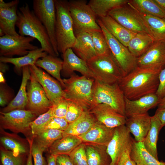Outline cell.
<instances>
[{
  "label": "cell",
  "mask_w": 165,
  "mask_h": 165,
  "mask_svg": "<svg viewBox=\"0 0 165 165\" xmlns=\"http://www.w3.org/2000/svg\"><path fill=\"white\" fill-rule=\"evenodd\" d=\"M22 72V81L16 95L8 105L2 109L1 112L6 113L16 110H26L27 102L26 88L31 76L29 66L23 67Z\"/></svg>",
  "instance_id": "d4e9b609"
},
{
  "label": "cell",
  "mask_w": 165,
  "mask_h": 165,
  "mask_svg": "<svg viewBox=\"0 0 165 165\" xmlns=\"http://www.w3.org/2000/svg\"><path fill=\"white\" fill-rule=\"evenodd\" d=\"M19 2V0H14L6 2L3 0H0V29L4 35H20L15 29Z\"/></svg>",
  "instance_id": "2e32d148"
},
{
  "label": "cell",
  "mask_w": 165,
  "mask_h": 165,
  "mask_svg": "<svg viewBox=\"0 0 165 165\" xmlns=\"http://www.w3.org/2000/svg\"><path fill=\"white\" fill-rule=\"evenodd\" d=\"M29 67L31 73L42 86L52 105L65 98L63 89L59 82L35 65Z\"/></svg>",
  "instance_id": "9a60e30c"
},
{
  "label": "cell",
  "mask_w": 165,
  "mask_h": 165,
  "mask_svg": "<svg viewBox=\"0 0 165 165\" xmlns=\"http://www.w3.org/2000/svg\"><path fill=\"white\" fill-rule=\"evenodd\" d=\"M57 155L50 154L47 160V165H56V160Z\"/></svg>",
  "instance_id": "f5cc1de1"
},
{
  "label": "cell",
  "mask_w": 165,
  "mask_h": 165,
  "mask_svg": "<svg viewBox=\"0 0 165 165\" xmlns=\"http://www.w3.org/2000/svg\"><path fill=\"white\" fill-rule=\"evenodd\" d=\"M128 0H90L88 3L97 17L100 18L108 15L116 8L125 5Z\"/></svg>",
  "instance_id": "d590c367"
},
{
  "label": "cell",
  "mask_w": 165,
  "mask_h": 165,
  "mask_svg": "<svg viewBox=\"0 0 165 165\" xmlns=\"http://www.w3.org/2000/svg\"><path fill=\"white\" fill-rule=\"evenodd\" d=\"M161 100L155 94L147 95L138 99L130 100L125 97V116L127 118L146 114L158 106Z\"/></svg>",
  "instance_id": "d6986e66"
},
{
  "label": "cell",
  "mask_w": 165,
  "mask_h": 165,
  "mask_svg": "<svg viewBox=\"0 0 165 165\" xmlns=\"http://www.w3.org/2000/svg\"><path fill=\"white\" fill-rule=\"evenodd\" d=\"M97 22L107 41L111 53L124 76L137 66V58L116 38L108 30L99 18Z\"/></svg>",
  "instance_id": "ba28073f"
},
{
  "label": "cell",
  "mask_w": 165,
  "mask_h": 165,
  "mask_svg": "<svg viewBox=\"0 0 165 165\" xmlns=\"http://www.w3.org/2000/svg\"><path fill=\"white\" fill-rule=\"evenodd\" d=\"M115 129L97 121L87 132L79 137L82 142L107 146L113 135Z\"/></svg>",
  "instance_id": "44dd1931"
},
{
  "label": "cell",
  "mask_w": 165,
  "mask_h": 165,
  "mask_svg": "<svg viewBox=\"0 0 165 165\" xmlns=\"http://www.w3.org/2000/svg\"><path fill=\"white\" fill-rule=\"evenodd\" d=\"M157 109H160L165 108V96L160 101L157 106Z\"/></svg>",
  "instance_id": "6f0895ef"
},
{
  "label": "cell",
  "mask_w": 165,
  "mask_h": 165,
  "mask_svg": "<svg viewBox=\"0 0 165 165\" xmlns=\"http://www.w3.org/2000/svg\"><path fill=\"white\" fill-rule=\"evenodd\" d=\"M35 39L29 36L5 35L0 37L1 57H13L17 55L20 57L27 55L29 51L38 48L31 43Z\"/></svg>",
  "instance_id": "7c38bea8"
},
{
  "label": "cell",
  "mask_w": 165,
  "mask_h": 165,
  "mask_svg": "<svg viewBox=\"0 0 165 165\" xmlns=\"http://www.w3.org/2000/svg\"><path fill=\"white\" fill-rule=\"evenodd\" d=\"M108 15L131 31L136 33L148 34L135 11L128 5L113 9L109 12Z\"/></svg>",
  "instance_id": "5bb4252c"
},
{
  "label": "cell",
  "mask_w": 165,
  "mask_h": 165,
  "mask_svg": "<svg viewBox=\"0 0 165 165\" xmlns=\"http://www.w3.org/2000/svg\"><path fill=\"white\" fill-rule=\"evenodd\" d=\"M30 144L31 152L33 157L34 165H46L42 154L44 151L33 141V139L28 140Z\"/></svg>",
  "instance_id": "f6af8a7d"
},
{
  "label": "cell",
  "mask_w": 165,
  "mask_h": 165,
  "mask_svg": "<svg viewBox=\"0 0 165 165\" xmlns=\"http://www.w3.org/2000/svg\"><path fill=\"white\" fill-rule=\"evenodd\" d=\"M127 5L136 11L148 34L152 37L155 41H165V18L141 13L132 6L127 3Z\"/></svg>",
  "instance_id": "603a6c76"
},
{
  "label": "cell",
  "mask_w": 165,
  "mask_h": 165,
  "mask_svg": "<svg viewBox=\"0 0 165 165\" xmlns=\"http://www.w3.org/2000/svg\"><path fill=\"white\" fill-rule=\"evenodd\" d=\"M75 35L80 33L102 31L97 16L85 0L68 1Z\"/></svg>",
  "instance_id": "5b68a950"
},
{
  "label": "cell",
  "mask_w": 165,
  "mask_h": 165,
  "mask_svg": "<svg viewBox=\"0 0 165 165\" xmlns=\"http://www.w3.org/2000/svg\"><path fill=\"white\" fill-rule=\"evenodd\" d=\"M65 98L81 106L85 111L92 105L93 86L95 79L75 73L67 79H63Z\"/></svg>",
  "instance_id": "3957f363"
},
{
  "label": "cell",
  "mask_w": 165,
  "mask_h": 165,
  "mask_svg": "<svg viewBox=\"0 0 165 165\" xmlns=\"http://www.w3.org/2000/svg\"><path fill=\"white\" fill-rule=\"evenodd\" d=\"M98 18L109 32L127 47L130 41L137 34L127 29L108 15Z\"/></svg>",
  "instance_id": "83f0119b"
},
{
  "label": "cell",
  "mask_w": 165,
  "mask_h": 165,
  "mask_svg": "<svg viewBox=\"0 0 165 165\" xmlns=\"http://www.w3.org/2000/svg\"><path fill=\"white\" fill-rule=\"evenodd\" d=\"M69 101L64 97L52 105L51 107L53 117L65 118L68 110Z\"/></svg>",
  "instance_id": "ee69618b"
},
{
  "label": "cell",
  "mask_w": 165,
  "mask_h": 165,
  "mask_svg": "<svg viewBox=\"0 0 165 165\" xmlns=\"http://www.w3.org/2000/svg\"><path fill=\"white\" fill-rule=\"evenodd\" d=\"M48 54L41 48L29 51L26 55L18 57H1L0 62L10 63L14 66V69L18 73L22 72L23 67L35 65L37 61Z\"/></svg>",
  "instance_id": "4316f807"
},
{
  "label": "cell",
  "mask_w": 165,
  "mask_h": 165,
  "mask_svg": "<svg viewBox=\"0 0 165 165\" xmlns=\"http://www.w3.org/2000/svg\"><path fill=\"white\" fill-rule=\"evenodd\" d=\"M24 155H16L3 147L0 148V158L3 165H24Z\"/></svg>",
  "instance_id": "60d3db41"
},
{
  "label": "cell",
  "mask_w": 165,
  "mask_h": 165,
  "mask_svg": "<svg viewBox=\"0 0 165 165\" xmlns=\"http://www.w3.org/2000/svg\"><path fill=\"white\" fill-rule=\"evenodd\" d=\"M154 1L165 12V0H154Z\"/></svg>",
  "instance_id": "11a10c76"
},
{
  "label": "cell",
  "mask_w": 165,
  "mask_h": 165,
  "mask_svg": "<svg viewBox=\"0 0 165 165\" xmlns=\"http://www.w3.org/2000/svg\"><path fill=\"white\" fill-rule=\"evenodd\" d=\"M85 145V143L82 142L68 155L74 165H88Z\"/></svg>",
  "instance_id": "b9f144b4"
},
{
  "label": "cell",
  "mask_w": 165,
  "mask_h": 165,
  "mask_svg": "<svg viewBox=\"0 0 165 165\" xmlns=\"http://www.w3.org/2000/svg\"><path fill=\"white\" fill-rule=\"evenodd\" d=\"M109 165H111L110 164Z\"/></svg>",
  "instance_id": "91938a15"
},
{
  "label": "cell",
  "mask_w": 165,
  "mask_h": 165,
  "mask_svg": "<svg viewBox=\"0 0 165 165\" xmlns=\"http://www.w3.org/2000/svg\"><path fill=\"white\" fill-rule=\"evenodd\" d=\"M101 104L110 106L125 116V97L118 83L109 84L95 80L92 107Z\"/></svg>",
  "instance_id": "8992f818"
},
{
  "label": "cell",
  "mask_w": 165,
  "mask_h": 165,
  "mask_svg": "<svg viewBox=\"0 0 165 165\" xmlns=\"http://www.w3.org/2000/svg\"><path fill=\"white\" fill-rule=\"evenodd\" d=\"M97 122L89 110L85 111L77 119L68 124L64 134L79 137L87 132Z\"/></svg>",
  "instance_id": "f1b7e54d"
},
{
  "label": "cell",
  "mask_w": 165,
  "mask_h": 165,
  "mask_svg": "<svg viewBox=\"0 0 165 165\" xmlns=\"http://www.w3.org/2000/svg\"><path fill=\"white\" fill-rule=\"evenodd\" d=\"M137 66L163 69L165 67V41H155L137 58Z\"/></svg>",
  "instance_id": "ac0fdd59"
},
{
  "label": "cell",
  "mask_w": 165,
  "mask_h": 165,
  "mask_svg": "<svg viewBox=\"0 0 165 165\" xmlns=\"http://www.w3.org/2000/svg\"><path fill=\"white\" fill-rule=\"evenodd\" d=\"M151 116L148 113L127 118L125 125L137 142H143L151 125Z\"/></svg>",
  "instance_id": "7402d4cb"
},
{
  "label": "cell",
  "mask_w": 165,
  "mask_h": 165,
  "mask_svg": "<svg viewBox=\"0 0 165 165\" xmlns=\"http://www.w3.org/2000/svg\"><path fill=\"white\" fill-rule=\"evenodd\" d=\"M51 108L46 112L38 116L30 124L32 138L44 130L46 124L53 117Z\"/></svg>",
  "instance_id": "ab89813d"
},
{
  "label": "cell",
  "mask_w": 165,
  "mask_h": 165,
  "mask_svg": "<svg viewBox=\"0 0 165 165\" xmlns=\"http://www.w3.org/2000/svg\"><path fill=\"white\" fill-rule=\"evenodd\" d=\"M69 123L64 118L53 117L46 124L44 129H53L64 131Z\"/></svg>",
  "instance_id": "7dc6e473"
},
{
  "label": "cell",
  "mask_w": 165,
  "mask_h": 165,
  "mask_svg": "<svg viewBox=\"0 0 165 165\" xmlns=\"http://www.w3.org/2000/svg\"><path fill=\"white\" fill-rule=\"evenodd\" d=\"M14 94L11 90L5 83L0 85V105L2 107L8 105L13 99Z\"/></svg>",
  "instance_id": "bcb514c9"
},
{
  "label": "cell",
  "mask_w": 165,
  "mask_h": 165,
  "mask_svg": "<svg viewBox=\"0 0 165 165\" xmlns=\"http://www.w3.org/2000/svg\"><path fill=\"white\" fill-rule=\"evenodd\" d=\"M64 131L53 129L43 130L33 138L34 141L44 151L48 148L56 141L62 138Z\"/></svg>",
  "instance_id": "74e56055"
},
{
  "label": "cell",
  "mask_w": 165,
  "mask_h": 165,
  "mask_svg": "<svg viewBox=\"0 0 165 165\" xmlns=\"http://www.w3.org/2000/svg\"><path fill=\"white\" fill-rule=\"evenodd\" d=\"M56 21L55 33L57 50L63 54L68 49L72 48L75 42L72 20L68 6V1L55 0Z\"/></svg>",
  "instance_id": "277c9868"
},
{
  "label": "cell",
  "mask_w": 165,
  "mask_h": 165,
  "mask_svg": "<svg viewBox=\"0 0 165 165\" xmlns=\"http://www.w3.org/2000/svg\"><path fill=\"white\" fill-rule=\"evenodd\" d=\"M82 143L79 137L64 134L62 138L55 141L48 150L50 154L68 155Z\"/></svg>",
  "instance_id": "f546056e"
},
{
  "label": "cell",
  "mask_w": 165,
  "mask_h": 165,
  "mask_svg": "<svg viewBox=\"0 0 165 165\" xmlns=\"http://www.w3.org/2000/svg\"><path fill=\"white\" fill-rule=\"evenodd\" d=\"M132 147L127 149L120 157L116 165H136L130 156Z\"/></svg>",
  "instance_id": "681fc988"
},
{
  "label": "cell",
  "mask_w": 165,
  "mask_h": 165,
  "mask_svg": "<svg viewBox=\"0 0 165 165\" xmlns=\"http://www.w3.org/2000/svg\"><path fill=\"white\" fill-rule=\"evenodd\" d=\"M6 64L0 62V72L4 74L8 70L9 67Z\"/></svg>",
  "instance_id": "db71d44e"
},
{
  "label": "cell",
  "mask_w": 165,
  "mask_h": 165,
  "mask_svg": "<svg viewBox=\"0 0 165 165\" xmlns=\"http://www.w3.org/2000/svg\"><path fill=\"white\" fill-rule=\"evenodd\" d=\"M86 62L95 80L112 84L118 83L123 77L111 53L97 55Z\"/></svg>",
  "instance_id": "52a82bcc"
},
{
  "label": "cell",
  "mask_w": 165,
  "mask_h": 165,
  "mask_svg": "<svg viewBox=\"0 0 165 165\" xmlns=\"http://www.w3.org/2000/svg\"><path fill=\"white\" fill-rule=\"evenodd\" d=\"M56 163V165H74L69 156L67 155H57Z\"/></svg>",
  "instance_id": "f907efd6"
},
{
  "label": "cell",
  "mask_w": 165,
  "mask_h": 165,
  "mask_svg": "<svg viewBox=\"0 0 165 165\" xmlns=\"http://www.w3.org/2000/svg\"><path fill=\"white\" fill-rule=\"evenodd\" d=\"M0 142L3 148L16 155L28 154L30 150L29 142L16 133H10L0 128Z\"/></svg>",
  "instance_id": "cb8c5ba5"
},
{
  "label": "cell",
  "mask_w": 165,
  "mask_h": 165,
  "mask_svg": "<svg viewBox=\"0 0 165 165\" xmlns=\"http://www.w3.org/2000/svg\"><path fill=\"white\" fill-rule=\"evenodd\" d=\"M154 42L147 33H137L130 41L127 47L130 52L138 58L144 53Z\"/></svg>",
  "instance_id": "e575fe53"
},
{
  "label": "cell",
  "mask_w": 165,
  "mask_h": 165,
  "mask_svg": "<svg viewBox=\"0 0 165 165\" xmlns=\"http://www.w3.org/2000/svg\"><path fill=\"white\" fill-rule=\"evenodd\" d=\"M6 80L5 79L4 74L0 72V83H5Z\"/></svg>",
  "instance_id": "680465c9"
},
{
  "label": "cell",
  "mask_w": 165,
  "mask_h": 165,
  "mask_svg": "<svg viewBox=\"0 0 165 165\" xmlns=\"http://www.w3.org/2000/svg\"><path fill=\"white\" fill-rule=\"evenodd\" d=\"M159 79V84L155 94L161 100L165 96V67L160 72Z\"/></svg>",
  "instance_id": "c3c4849f"
},
{
  "label": "cell",
  "mask_w": 165,
  "mask_h": 165,
  "mask_svg": "<svg viewBox=\"0 0 165 165\" xmlns=\"http://www.w3.org/2000/svg\"><path fill=\"white\" fill-rule=\"evenodd\" d=\"M130 156L136 165H165V162L159 161L148 152L143 142H137L134 141Z\"/></svg>",
  "instance_id": "d6a6232c"
},
{
  "label": "cell",
  "mask_w": 165,
  "mask_h": 165,
  "mask_svg": "<svg viewBox=\"0 0 165 165\" xmlns=\"http://www.w3.org/2000/svg\"><path fill=\"white\" fill-rule=\"evenodd\" d=\"M63 65V60L57 56L49 54L38 59L35 64L37 67L44 69L55 78L64 89L65 85L61 77Z\"/></svg>",
  "instance_id": "1f68e13d"
},
{
  "label": "cell",
  "mask_w": 165,
  "mask_h": 165,
  "mask_svg": "<svg viewBox=\"0 0 165 165\" xmlns=\"http://www.w3.org/2000/svg\"><path fill=\"white\" fill-rule=\"evenodd\" d=\"M151 119L150 129L143 143L148 152L159 160L157 145L159 134L163 127L160 121L155 115L151 116Z\"/></svg>",
  "instance_id": "836d02e7"
},
{
  "label": "cell",
  "mask_w": 165,
  "mask_h": 165,
  "mask_svg": "<svg viewBox=\"0 0 165 165\" xmlns=\"http://www.w3.org/2000/svg\"><path fill=\"white\" fill-rule=\"evenodd\" d=\"M37 116L31 111L27 110H16L6 113L0 112L1 127L14 133H22L27 140H31L33 138L30 124Z\"/></svg>",
  "instance_id": "9c48e42d"
},
{
  "label": "cell",
  "mask_w": 165,
  "mask_h": 165,
  "mask_svg": "<svg viewBox=\"0 0 165 165\" xmlns=\"http://www.w3.org/2000/svg\"><path fill=\"white\" fill-rule=\"evenodd\" d=\"M89 111L97 122L109 128H114L125 124L127 117L107 105H95Z\"/></svg>",
  "instance_id": "e0dca14e"
},
{
  "label": "cell",
  "mask_w": 165,
  "mask_h": 165,
  "mask_svg": "<svg viewBox=\"0 0 165 165\" xmlns=\"http://www.w3.org/2000/svg\"><path fill=\"white\" fill-rule=\"evenodd\" d=\"M85 143L88 165H109L111 164V160L107 152V146Z\"/></svg>",
  "instance_id": "4dcf8cb0"
},
{
  "label": "cell",
  "mask_w": 165,
  "mask_h": 165,
  "mask_svg": "<svg viewBox=\"0 0 165 165\" xmlns=\"http://www.w3.org/2000/svg\"><path fill=\"white\" fill-rule=\"evenodd\" d=\"M29 81L26 110L31 111L38 116L48 111L52 104L42 86L31 73Z\"/></svg>",
  "instance_id": "8fae6325"
},
{
  "label": "cell",
  "mask_w": 165,
  "mask_h": 165,
  "mask_svg": "<svg viewBox=\"0 0 165 165\" xmlns=\"http://www.w3.org/2000/svg\"><path fill=\"white\" fill-rule=\"evenodd\" d=\"M33 11L45 28L54 50L59 55L56 36V21L55 0H34Z\"/></svg>",
  "instance_id": "30bf717a"
},
{
  "label": "cell",
  "mask_w": 165,
  "mask_h": 165,
  "mask_svg": "<svg viewBox=\"0 0 165 165\" xmlns=\"http://www.w3.org/2000/svg\"><path fill=\"white\" fill-rule=\"evenodd\" d=\"M85 110L79 104L69 101L65 119L69 124L77 119Z\"/></svg>",
  "instance_id": "7bdbcfd3"
},
{
  "label": "cell",
  "mask_w": 165,
  "mask_h": 165,
  "mask_svg": "<svg viewBox=\"0 0 165 165\" xmlns=\"http://www.w3.org/2000/svg\"><path fill=\"white\" fill-rule=\"evenodd\" d=\"M155 115L160 121L163 127L165 126V108L160 109H157Z\"/></svg>",
  "instance_id": "816d5d0a"
},
{
  "label": "cell",
  "mask_w": 165,
  "mask_h": 165,
  "mask_svg": "<svg viewBox=\"0 0 165 165\" xmlns=\"http://www.w3.org/2000/svg\"><path fill=\"white\" fill-rule=\"evenodd\" d=\"M75 36L76 40L72 49L78 56L87 61L97 55L90 33H82Z\"/></svg>",
  "instance_id": "484cf974"
},
{
  "label": "cell",
  "mask_w": 165,
  "mask_h": 165,
  "mask_svg": "<svg viewBox=\"0 0 165 165\" xmlns=\"http://www.w3.org/2000/svg\"><path fill=\"white\" fill-rule=\"evenodd\" d=\"M18 19L16 26L19 34L37 39L41 48L48 54L57 56L46 29L28 4L25 3L17 11Z\"/></svg>",
  "instance_id": "7a4b0ae2"
},
{
  "label": "cell",
  "mask_w": 165,
  "mask_h": 165,
  "mask_svg": "<svg viewBox=\"0 0 165 165\" xmlns=\"http://www.w3.org/2000/svg\"><path fill=\"white\" fill-rule=\"evenodd\" d=\"M162 69L137 66L118 82L125 97L130 100L155 94Z\"/></svg>",
  "instance_id": "6da1fadb"
},
{
  "label": "cell",
  "mask_w": 165,
  "mask_h": 165,
  "mask_svg": "<svg viewBox=\"0 0 165 165\" xmlns=\"http://www.w3.org/2000/svg\"><path fill=\"white\" fill-rule=\"evenodd\" d=\"M97 55H106L111 52L105 37L102 31H95L90 33Z\"/></svg>",
  "instance_id": "f35d334b"
},
{
  "label": "cell",
  "mask_w": 165,
  "mask_h": 165,
  "mask_svg": "<svg viewBox=\"0 0 165 165\" xmlns=\"http://www.w3.org/2000/svg\"><path fill=\"white\" fill-rule=\"evenodd\" d=\"M26 165H33L32 162V156L31 153L30 147V151L28 154Z\"/></svg>",
  "instance_id": "9f6ffc18"
},
{
  "label": "cell",
  "mask_w": 165,
  "mask_h": 165,
  "mask_svg": "<svg viewBox=\"0 0 165 165\" xmlns=\"http://www.w3.org/2000/svg\"><path fill=\"white\" fill-rule=\"evenodd\" d=\"M135 140L125 125L115 128L113 135L107 146V152L110 156L111 165H116L122 153L132 147Z\"/></svg>",
  "instance_id": "4fadbf2b"
},
{
  "label": "cell",
  "mask_w": 165,
  "mask_h": 165,
  "mask_svg": "<svg viewBox=\"0 0 165 165\" xmlns=\"http://www.w3.org/2000/svg\"><path fill=\"white\" fill-rule=\"evenodd\" d=\"M139 12L165 18V12L154 0H132L127 3Z\"/></svg>",
  "instance_id": "8d00e7d4"
},
{
  "label": "cell",
  "mask_w": 165,
  "mask_h": 165,
  "mask_svg": "<svg viewBox=\"0 0 165 165\" xmlns=\"http://www.w3.org/2000/svg\"><path fill=\"white\" fill-rule=\"evenodd\" d=\"M63 65L61 72L64 75L70 76L76 71L82 75L94 79L87 62L78 56L72 48L67 49L63 54Z\"/></svg>",
  "instance_id": "ffe728a7"
}]
</instances>
